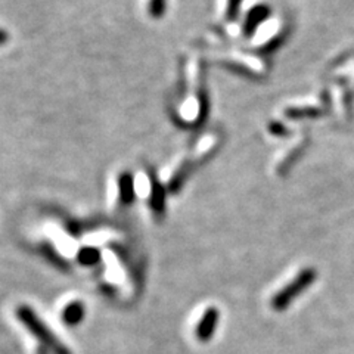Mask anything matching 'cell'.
Instances as JSON below:
<instances>
[{
  "label": "cell",
  "mask_w": 354,
  "mask_h": 354,
  "mask_svg": "<svg viewBox=\"0 0 354 354\" xmlns=\"http://www.w3.org/2000/svg\"><path fill=\"white\" fill-rule=\"evenodd\" d=\"M86 316V307L82 301H73L66 304L62 310V320L65 325L68 326H77L80 325Z\"/></svg>",
  "instance_id": "cell-4"
},
{
  "label": "cell",
  "mask_w": 354,
  "mask_h": 354,
  "mask_svg": "<svg viewBox=\"0 0 354 354\" xmlns=\"http://www.w3.org/2000/svg\"><path fill=\"white\" fill-rule=\"evenodd\" d=\"M218 319H220L218 310L216 307H209L203 315L201 320H199V324L196 325V330H195L196 338L201 342H207L212 339L216 334Z\"/></svg>",
  "instance_id": "cell-3"
},
{
  "label": "cell",
  "mask_w": 354,
  "mask_h": 354,
  "mask_svg": "<svg viewBox=\"0 0 354 354\" xmlns=\"http://www.w3.org/2000/svg\"><path fill=\"white\" fill-rule=\"evenodd\" d=\"M39 354H46V353H43V351H41V350H40V351H39Z\"/></svg>",
  "instance_id": "cell-10"
},
{
  "label": "cell",
  "mask_w": 354,
  "mask_h": 354,
  "mask_svg": "<svg viewBox=\"0 0 354 354\" xmlns=\"http://www.w3.org/2000/svg\"><path fill=\"white\" fill-rule=\"evenodd\" d=\"M120 187H121V199L123 203L129 204L133 199V179L129 174H123L120 179Z\"/></svg>",
  "instance_id": "cell-6"
},
{
  "label": "cell",
  "mask_w": 354,
  "mask_h": 354,
  "mask_svg": "<svg viewBox=\"0 0 354 354\" xmlns=\"http://www.w3.org/2000/svg\"><path fill=\"white\" fill-rule=\"evenodd\" d=\"M165 0H151L149 3V12L152 17H160L164 10Z\"/></svg>",
  "instance_id": "cell-7"
},
{
  "label": "cell",
  "mask_w": 354,
  "mask_h": 354,
  "mask_svg": "<svg viewBox=\"0 0 354 354\" xmlns=\"http://www.w3.org/2000/svg\"><path fill=\"white\" fill-rule=\"evenodd\" d=\"M17 317L53 354H71L70 350L53 335V332L41 322L39 315L30 306H19L17 308Z\"/></svg>",
  "instance_id": "cell-1"
},
{
  "label": "cell",
  "mask_w": 354,
  "mask_h": 354,
  "mask_svg": "<svg viewBox=\"0 0 354 354\" xmlns=\"http://www.w3.org/2000/svg\"><path fill=\"white\" fill-rule=\"evenodd\" d=\"M77 260H79V263H82L83 266H93L101 260V251L93 247H86L79 251Z\"/></svg>",
  "instance_id": "cell-5"
},
{
  "label": "cell",
  "mask_w": 354,
  "mask_h": 354,
  "mask_svg": "<svg viewBox=\"0 0 354 354\" xmlns=\"http://www.w3.org/2000/svg\"><path fill=\"white\" fill-rule=\"evenodd\" d=\"M8 39H9V35H8V32H6L5 30L0 28V44L6 43V41H8Z\"/></svg>",
  "instance_id": "cell-9"
},
{
  "label": "cell",
  "mask_w": 354,
  "mask_h": 354,
  "mask_svg": "<svg viewBox=\"0 0 354 354\" xmlns=\"http://www.w3.org/2000/svg\"><path fill=\"white\" fill-rule=\"evenodd\" d=\"M239 3H241V0H226V3H225V12H223L225 18H229V17L234 15L235 10H236L238 6H239Z\"/></svg>",
  "instance_id": "cell-8"
},
{
  "label": "cell",
  "mask_w": 354,
  "mask_h": 354,
  "mask_svg": "<svg viewBox=\"0 0 354 354\" xmlns=\"http://www.w3.org/2000/svg\"><path fill=\"white\" fill-rule=\"evenodd\" d=\"M317 273L315 269L307 268L303 269L300 273L297 274V278H294L290 283H288L285 288H282L281 291L274 294L272 298L270 306L274 310V312H285V310L290 307V304L295 300V298L300 297L307 288L312 286V283L316 281Z\"/></svg>",
  "instance_id": "cell-2"
}]
</instances>
